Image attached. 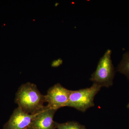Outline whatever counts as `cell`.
Listing matches in <instances>:
<instances>
[{
	"instance_id": "cell-1",
	"label": "cell",
	"mask_w": 129,
	"mask_h": 129,
	"mask_svg": "<svg viewBox=\"0 0 129 129\" xmlns=\"http://www.w3.org/2000/svg\"><path fill=\"white\" fill-rule=\"evenodd\" d=\"M15 102L27 113L36 114L44 109L45 95L41 93L37 86L28 82L21 85L16 94Z\"/></svg>"
},
{
	"instance_id": "cell-5",
	"label": "cell",
	"mask_w": 129,
	"mask_h": 129,
	"mask_svg": "<svg viewBox=\"0 0 129 129\" xmlns=\"http://www.w3.org/2000/svg\"><path fill=\"white\" fill-rule=\"evenodd\" d=\"M56 111L46 106L42 111L35 114L28 129H56L53 119Z\"/></svg>"
},
{
	"instance_id": "cell-8",
	"label": "cell",
	"mask_w": 129,
	"mask_h": 129,
	"mask_svg": "<svg viewBox=\"0 0 129 129\" xmlns=\"http://www.w3.org/2000/svg\"><path fill=\"white\" fill-rule=\"evenodd\" d=\"M55 125L56 128L57 129H86L85 126L75 121L62 123L55 122Z\"/></svg>"
},
{
	"instance_id": "cell-7",
	"label": "cell",
	"mask_w": 129,
	"mask_h": 129,
	"mask_svg": "<svg viewBox=\"0 0 129 129\" xmlns=\"http://www.w3.org/2000/svg\"><path fill=\"white\" fill-rule=\"evenodd\" d=\"M117 70L125 75L129 80V51L124 54Z\"/></svg>"
},
{
	"instance_id": "cell-9",
	"label": "cell",
	"mask_w": 129,
	"mask_h": 129,
	"mask_svg": "<svg viewBox=\"0 0 129 129\" xmlns=\"http://www.w3.org/2000/svg\"><path fill=\"white\" fill-rule=\"evenodd\" d=\"M127 108L129 109V103H128V104H127Z\"/></svg>"
},
{
	"instance_id": "cell-6",
	"label": "cell",
	"mask_w": 129,
	"mask_h": 129,
	"mask_svg": "<svg viewBox=\"0 0 129 129\" xmlns=\"http://www.w3.org/2000/svg\"><path fill=\"white\" fill-rule=\"evenodd\" d=\"M35 115L27 113L18 107L4 125L3 129H28Z\"/></svg>"
},
{
	"instance_id": "cell-4",
	"label": "cell",
	"mask_w": 129,
	"mask_h": 129,
	"mask_svg": "<svg viewBox=\"0 0 129 129\" xmlns=\"http://www.w3.org/2000/svg\"><path fill=\"white\" fill-rule=\"evenodd\" d=\"M71 91L64 88L60 83L52 86L45 95V102L48 103L47 107L56 110L66 107Z\"/></svg>"
},
{
	"instance_id": "cell-3",
	"label": "cell",
	"mask_w": 129,
	"mask_h": 129,
	"mask_svg": "<svg viewBox=\"0 0 129 129\" xmlns=\"http://www.w3.org/2000/svg\"><path fill=\"white\" fill-rule=\"evenodd\" d=\"M112 51L108 49L99 60L95 71L91 75L90 80L101 86L109 88L113 85L115 76L114 67L111 59Z\"/></svg>"
},
{
	"instance_id": "cell-2",
	"label": "cell",
	"mask_w": 129,
	"mask_h": 129,
	"mask_svg": "<svg viewBox=\"0 0 129 129\" xmlns=\"http://www.w3.org/2000/svg\"><path fill=\"white\" fill-rule=\"evenodd\" d=\"M101 88V86L93 83L89 88L71 90L66 107L74 108L84 112L88 109L94 106V98Z\"/></svg>"
}]
</instances>
